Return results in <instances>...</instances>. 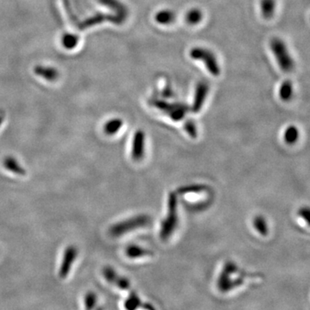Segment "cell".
<instances>
[{"instance_id":"cell-1","label":"cell","mask_w":310,"mask_h":310,"mask_svg":"<svg viewBox=\"0 0 310 310\" xmlns=\"http://www.w3.org/2000/svg\"><path fill=\"white\" fill-rule=\"evenodd\" d=\"M151 222L152 219L148 215L135 216L113 224L109 228V234L113 238L121 237L129 232L135 231L136 229L149 225Z\"/></svg>"},{"instance_id":"cell-2","label":"cell","mask_w":310,"mask_h":310,"mask_svg":"<svg viewBox=\"0 0 310 310\" xmlns=\"http://www.w3.org/2000/svg\"><path fill=\"white\" fill-rule=\"evenodd\" d=\"M167 215L165 217L163 222L161 223L160 236L163 240H166L172 236V234L175 231L178 223H179V216H178V196L176 192H171L168 197L167 203Z\"/></svg>"},{"instance_id":"cell-3","label":"cell","mask_w":310,"mask_h":310,"mask_svg":"<svg viewBox=\"0 0 310 310\" xmlns=\"http://www.w3.org/2000/svg\"><path fill=\"white\" fill-rule=\"evenodd\" d=\"M270 47L280 69L284 73H291L295 68V62L285 42L282 39L274 37L271 40Z\"/></svg>"},{"instance_id":"cell-4","label":"cell","mask_w":310,"mask_h":310,"mask_svg":"<svg viewBox=\"0 0 310 310\" xmlns=\"http://www.w3.org/2000/svg\"><path fill=\"white\" fill-rule=\"evenodd\" d=\"M190 58L194 59L196 61H200L205 65V67L209 71V73L214 75L218 76L221 73V68L217 62V57L214 55L211 50L204 48V47H193L190 51Z\"/></svg>"},{"instance_id":"cell-5","label":"cell","mask_w":310,"mask_h":310,"mask_svg":"<svg viewBox=\"0 0 310 310\" xmlns=\"http://www.w3.org/2000/svg\"><path fill=\"white\" fill-rule=\"evenodd\" d=\"M152 105L154 106L155 108L159 109L161 112H164L165 114L167 115L172 120L175 121V122L181 121L189 111L188 106L185 105L169 104V102L160 99L152 100Z\"/></svg>"},{"instance_id":"cell-6","label":"cell","mask_w":310,"mask_h":310,"mask_svg":"<svg viewBox=\"0 0 310 310\" xmlns=\"http://www.w3.org/2000/svg\"><path fill=\"white\" fill-rule=\"evenodd\" d=\"M78 255H79V249L77 248V246L70 245L66 248L63 253L60 269H59L60 278L62 279L68 278V274L70 273L71 269L74 264V261H76L78 257Z\"/></svg>"},{"instance_id":"cell-7","label":"cell","mask_w":310,"mask_h":310,"mask_svg":"<svg viewBox=\"0 0 310 310\" xmlns=\"http://www.w3.org/2000/svg\"><path fill=\"white\" fill-rule=\"evenodd\" d=\"M145 133L141 129L135 132L132 145L131 156L135 161H141L145 153Z\"/></svg>"},{"instance_id":"cell-8","label":"cell","mask_w":310,"mask_h":310,"mask_svg":"<svg viewBox=\"0 0 310 310\" xmlns=\"http://www.w3.org/2000/svg\"><path fill=\"white\" fill-rule=\"evenodd\" d=\"M209 85L204 81L199 82L196 85L195 96H194L193 104L191 107V112L194 113H198L201 112L202 106L204 105L206 97L209 93Z\"/></svg>"},{"instance_id":"cell-9","label":"cell","mask_w":310,"mask_h":310,"mask_svg":"<svg viewBox=\"0 0 310 310\" xmlns=\"http://www.w3.org/2000/svg\"><path fill=\"white\" fill-rule=\"evenodd\" d=\"M3 166L7 171L13 173L15 175L25 176L26 175V170L19 163V161L17 159L8 155L4 159Z\"/></svg>"},{"instance_id":"cell-10","label":"cell","mask_w":310,"mask_h":310,"mask_svg":"<svg viewBox=\"0 0 310 310\" xmlns=\"http://www.w3.org/2000/svg\"><path fill=\"white\" fill-rule=\"evenodd\" d=\"M99 1L102 5L108 6L109 8H112L116 12V16L120 19L122 23L126 20L128 17V10L126 6H123V4L118 0H99Z\"/></svg>"},{"instance_id":"cell-11","label":"cell","mask_w":310,"mask_h":310,"mask_svg":"<svg viewBox=\"0 0 310 310\" xmlns=\"http://www.w3.org/2000/svg\"><path fill=\"white\" fill-rule=\"evenodd\" d=\"M260 6H261V15L265 19L269 20L273 18L277 6L276 0H261Z\"/></svg>"},{"instance_id":"cell-12","label":"cell","mask_w":310,"mask_h":310,"mask_svg":"<svg viewBox=\"0 0 310 310\" xmlns=\"http://www.w3.org/2000/svg\"><path fill=\"white\" fill-rule=\"evenodd\" d=\"M154 18L158 24L168 25L175 21L176 15L170 10H162L156 13Z\"/></svg>"},{"instance_id":"cell-13","label":"cell","mask_w":310,"mask_h":310,"mask_svg":"<svg viewBox=\"0 0 310 310\" xmlns=\"http://www.w3.org/2000/svg\"><path fill=\"white\" fill-rule=\"evenodd\" d=\"M126 254L130 259H137V257H146L151 256L152 252L147 249L143 248L141 246L136 245H130L126 249Z\"/></svg>"},{"instance_id":"cell-14","label":"cell","mask_w":310,"mask_h":310,"mask_svg":"<svg viewBox=\"0 0 310 310\" xmlns=\"http://www.w3.org/2000/svg\"><path fill=\"white\" fill-rule=\"evenodd\" d=\"M123 126V121L120 118H113L109 120L104 126V132L107 135H114L117 134Z\"/></svg>"},{"instance_id":"cell-15","label":"cell","mask_w":310,"mask_h":310,"mask_svg":"<svg viewBox=\"0 0 310 310\" xmlns=\"http://www.w3.org/2000/svg\"><path fill=\"white\" fill-rule=\"evenodd\" d=\"M293 96V85L290 80H284L279 88V97L284 102L290 101Z\"/></svg>"},{"instance_id":"cell-16","label":"cell","mask_w":310,"mask_h":310,"mask_svg":"<svg viewBox=\"0 0 310 310\" xmlns=\"http://www.w3.org/2000/svg\"><path fill=\"white\" fill-rule=\"evenodd\" d=\"M202 19V12L199 9H191L185 16V20L190 25L198 24Z\"/></svg>"},{"instance_id":"cell-17","label":"cell","mask_w":310,"mask_h":310,"mask_svg":"<svg viewBox=\"0 0 310 310\" xmlns=\"http://www.w3.org/2000/svg\"><path fill=\"white\" fill-rule=\"evenodd\" d=\"M207 190V187L202 184H193V185H188L184 187L179 188L178 190L179 194H186V193H197V192H202L204 190Z\"/></svg>"},{"instance_id":"cell-18","label":"cell","mask_w":310,"mask_h":310,"mask_svg":"<svg viewBox=\"0 0 310 310\" xmlns=\"http://www.w3.org/2000/svg\"><path fill=\"white\" fill-rule=\"evenodd\" d=\"M36 73H38L39 75H41V77H43L44 79H47V80H54L57 77V73L54 68L41 67V68H38L36 69Z\"/></svg>"},{"instance_id":"cell-19","label":"cell","mask_w":310,"mask_h":310,"mask_svg":"<svg viewBox=\"0 0 310 310\" xmlns=\"http://www.w3.org/2000/svg\"><path fill=\"white\" fill-rule=\"evenodd\" d=\"M102 275L110 284H115L118 274L112 267H106L102 269Z\"/></svg>"},{"instance_id":"cell-20","label":"cell","mask_w":310,"mask_h":310,"mask_svg":"<svg viewBox=\"0 0 310 310\" xmlns=\"http://www.w3.org/2000/svg\"><path fill=\"white\" fill-rule=\"evenodd\" d=\"M253 225L254 228H256L259 233H261L263 235H266L267 233V223L264 219L263 217H257L253 220Z\"/></svg>"},{"instance_id":"cell-21","label":"cell","mask_w":310,"mask_h":310,"mask_svg":"<svg viewBox=\"0 0 310 310\" xmlns=\"http://www.w3.org/2000/svg\"><path fill=\"white\" fill-rule=\"evenodd\" d=\"M97 302V296L94 292H88L85 296V306L86 310H92Z\"/></svg>"},{"instance_id":"cell-22","label":"cell","mask_w":310,"mask_h":310,"mask_svg":"<svg viewBox=\"0 0 310 310\" xmlns=\"http://www.w3.org/2000/svg\"><path fill=\"white\" fill-rule=\"evenodd\" d=\"M184 129L192 139H195L197 136V129L193 121L189 120L184 123Z\"/></svg>"},{"instance_id":"cell-23","label":"cell","mask_w":310,"mask_h":310,"mask_svg":"<svg viewBox=\"0 0 310 310\" xmlns=\"http://www.w3.org/2000/svg\"><path fill=\"white\" fill-rule=\"evenodd\" d=\"M64 43L68 47H74L75 44L78 43V38L73 35H67L64 38Z\"/></svg>"},{"instance_id":"cell-24","label":"cell","mask_w":310,"mask_h":310,"mask_svg":"<svg viewBox=\"0 0 310 310\" xmlns=\"http://www.w3.org/2000/svg\"><path fill=\"white\" fill-rule=\"evenodd\" d=\"M3 121H4V117H0V126H1V124H2V123H3Z\"/></svg>"}]
</instances>
